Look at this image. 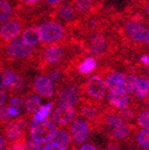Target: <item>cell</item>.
Instances as JSON below:
<instances>
[{"instance_id": "1", "label": "cell", "mask_w": 149, "mask_h": 150, "mask_svg": "<svg viewBox=\"0 0 149 150\" xmlns=\"http://www.w3.org/2000/svg\"><path fill=\"white\" fill-rule=\"evenodd\" d=\"M80 90H82L80 101H87L97 106H100V103L104 99L105 91H106L104 78L99 74H92L80 87Z\"/></svg>"}, {"instance_id": "2", "label": "cell", "mask_w": 149, "mask_h": 150, "mask_svg": "<svg viewBox=\"0 0 149 150\" xmlns=\"http://www.w3.org/2000/svg\"><path fill=\"white\" fill-rule=\"evenodd\" d=\"M148 33L143 17H129L122 24V33L126 42H129L133 47H141L145 44Z\"/></svg>"}, {"instance_id": "3", "label": "cell", "mask_w": 149, "mask_h": 150, "mask_svg": "<svg viewBox=\"0 0 149 150\" xmlns=\"http://www.w3.org/2000/svg\"><path fill=\"white\" fill-rule=\"evenodd\" d=\"M84 53H89L90 56L95 59H101L103 56L109 55L112 50H115V42L101 30H97L92 33V35L84 46Z\"/></svg>"}, {"instance_id": "4", "label": "cell", "mask_w": 149, "mask_h": 150, "mask_svg": "<svg viewBox=\"0 0 149 150\" xmlns=\"http://www.w3.org/2000/svg\"><path fill=\"white\" fill-rule=\"evenodd\" d=\"M4 56L9 61H21L26 62L29 59H38L35 48L33 46H29L26 43L22 41V39H15L11 42L6 43L4 45Z\"/></svg>"}, {"instance_id": "5", "label": "cell", "mask_w": 149, "mask_h": 150, "mask_svg": "<svg viewBox=\"0 0 149 150\" xmlns=\"http://www.w3.org/2000/svg\"><path fill=\"white\" fill-rule=\"evenodd\" d=\"M67 53V46H65L63 43L46 45L43 48V51L41 53V59H38L40 62L39 66L46 69L50 68V67L64 66V62L66 61Z\"/></svg>"}, {"instance_id": "6", "label": "cell", "mask_w": 149, "mask_h": 150, "mask_svg": "<svg viewBox=\"0 0 149 150\" xmlns=\"http://www.w3.org/2000/svg\"><path fill=\"white\" fill-rule=\"evenodd\" d=\"M41 41L45 45H52L57 43L65 42L67 38V30L63 26V24L55 20L45 21L40 24L39 27Z\"/></svg>"}, {"instance_id": "7", "label": "cell", "mask_w": 149, "mask_h": 150, "mask_svg": "<svg viewBox=\"0 0 149 150\" xmlns=\"http://www.w3.org/2000/svg\"><path fill=\"white\" fill-rule=\"evenodd\" d=\"M55 131L56 126L53 121L45 120L43 122H37L33 120L31 123V140L43 145L52 141Z\"/></svg>"}, {"instance_id": "8", "label": "cell", "mask_w": 149, "mask_h": 150, "mask_svg": "<svg viewBox=\"0 0 149 150\" xmlns=\"http://www.w3.org/2000/svg\"><path fill=\"white\" fill-rule=\"evenodd\" d=\"M58 95L57 101L58 104H69V105L75 106L82 100V90L78 84L74 82L71 83H60L57 86Z\"/></svg>"}, {"instance_id": "9", "label": "cell", "mask_w": 149, "mask_h": 150, "mask_svg": "<svg viewBox=\"0 0 149 150\" xmlns=\"http://www.w3.org/2000/svg\"><path fill=\"white\" fill-rule=\"evenodd\" d=\"M28 125V120L24 118H19L12 121H9L4 126V134L11 145L24 142V132Z\"/></svg>"}, {"instance_id": "10", "label": "cell", "mask_w": 149, "mask_h": 150, "mask_svg": "<svg viewBox=\"0 0 149 150\" xmlns=\"http://www.w3.org/2000/svg\"><path fill=\"white\" fill-rule=\"evenodd\" d=\"M23 30V22L20 19H9L5 21L0 27V41L1 44L5 45L6 43L15 40L22 33Z\"/></svg>"}, {"instance_id": "11", "label": "cell", "mask_w": 149, "mask_h": 150, "mask_svg": "<svg viewBox=\"0 0 149 150\" xmlns=\"http://www.w3.org/2000/svg\"><path fill=\"white\" fill-rule=\"evenodd\" d=\"M77 16L78 14L73 6L72 1L69 3H62V4L57 5L52 12L53 20H58V21L70 24V25H73V23H75Z\"/></svg>"}, {"instance_id": "12", "label": "cell", "mask_w": 149, "mask_h": 150, "mask_svg": "<svg viewBox=\"0 0 149 150\" xmlns=\"http://www.w3.org/2000/svg\"><path fill=\"white\" fill-rule=\"evenodd\" d=\"M76 115L74 106L69 104H58L54 112H52V121L58 125H67L73 120Z\"/></svg>"}, {"instance_id": "13", "label": "cell", "mask_w": 149, "mask_h": 150, "mask_svg": "<svg viewBox=\"0 0 149 150\" xmlns=\"http://www.w3.org/2000/svg\"><path fill=\"white\" fill-rule=\"evenodd\" d=\"M70 134L74 143L84 144L89 137V124L84 119H75L70 125Z\"/></svg>"}, {"instance_id": "14", "label": "cell", "mask_w": 149, "mask_h": 150, "mask_svg": "<svg viewBox=\"0 0 149 150\" xmlns=\"http://www.w3.org/2000/svg\"><path fill=\"white\" fill-rule=\"evenodd\" d=\"M33 87H35V92L44 98H51L54 96V83L50 80L48 76L40 75L35 77Z\"/></svg>"}, {"instance_id": "15", "label": "cell", "mask_w": 149, "mask_h": 150, "mask_svg": "<svg viewBox=\"0 0 149 150\" xmlns=\"http://www.w3.org/2000/svg\"><path fill=\"white\" fill-rule=\"evenodd\" d=\"M109 102L116 110H123L129 105V95L122 89L112 90L109 93Z\"/></svg>"}, {"instance_id": "16", "label": "cell", "mask_w": 149, "mask_h": 150, "mask_svg": "<svg viewBox=\"0 0 149 150\" xmlns=\"http://www.w3.org/2000/svg\"><path fill=\"white\" fill-rule=\"evenodd\" d=\"M126 73L120 72V71H114V72L107 73L105 77V86L110 91L116 89H122L124 79H125Z\"/></svg>"}, {"instance_id": "17", "label": "cell", "mask_w": 149, "mask_h": 150, "mask_svg": "<svg viewBox=\"0 0 149 150\" xmlns=\"http://www.w3.org/2000/svg\"><path fill=\"white\" fill-rule=\"evenodd\" d=\"M133 130H135V126L133 124H127L124 122L123 124L120 125V126L111 128V130L109 131V137L113 141L124 140V139L131 136Z\"/></svg>"}, {"instance_id": "18", "label": "cell", "mask_w": 149, "mask_h": 150, "mask_svg": "<svg viewBox=\"0 0 149 150\" xmlns=\"http://www.w3.org/2000/svg\"><path fill=\"white\" fill-rule=\"evenodd\" d=\"M21 39L24 43H26L29 46H39L41 44V37H40V33L38 27L35 26H31V27H27L25 30L22 31L21 33Z\"/></svg>"}, {"instance_id": "19", "label": "cell", "mask_w": 149, "mask_h": 150, "mask_svg": "<svg viewBox=\"0 0 149 150\" xmlns=\"http://www.w3.org/2000/svg\"><path fill=\"white\" fill-rule=\"evenodd\" d=\"M96 67H97V61L93 56H87L86 59H82V61H79L77 59V72H78V74L82 75V76L91 74L96 69Z\"/></svg>"}, {"instance_id": "20", "label": "cell", "mask_w": 149, "mask_h": 150, "mask_svg": "<svg viewBox=\"0 0 149 150\" xmlns=\"http://www.w3.org/2000/svg\"><path fill=\"white\" fill-rule=\"evenodd\" d=\"M135 95L138 99L144 100L149 95V78L146 76H140L137 78L135 86Z\"/></svg>"}, {"instance_id": "21", "label": "cell", "mask_w": 149, "mask_h": 150, "mask_svg": "<svg viewBox=\"0 0 149 150\" xmlns=\"http://www.w3.org/2000/svg\"><path fill=\"white\" fill-rule=\"evenodd\" d=\"M75 11L78 15L90 14L95 8V0H74L72 1Z\"/></svg>"}, {"instance_id": "22", "label": "cell", "mask_w": 149, "mask_h": 150, "mask_svg": "<svg viewBox=\"0 0 149 150\" xmlns=\"http://www.w3.org/2000/svg\"><path fill=\"white\" fill-rule=\"evenodd\" d=\"M52 143L58 144V145L63 146V147L68 148L72 145V138H71V134L67 130L60 128L56 129L55 134H54L53 139H52Z\"/></svg>"}, {"instance_id": "23", "label": "cell", "mask_w": 149, "mask_h": 150, "mask_svg": "<svg viewBox=\"0 0 149 150\" xmlns=\"http://www.w3.org/2000/svg\"><path fill=\"white\" fill-rule=\"evenodd\" d=\"M41 99L38 95H31L25 99V110L28 115H35L41 108Z\"/></svg>"}, {"instance_id": "24", "label": "cell", "mask_w": 149, "mask_h": 150, "mask_svg": "<svg viewBox=\"0 0 149 150\" xmlns=\"http://www.w3.org/2000/svg\"><path fill=\"white\" fill-rule=\"evenodd\" d=\"M13 7L6 0H0V22H5L12 18Z\"/></svg>"}, {"instance_id": "25", "label": "cell", "mask_w": 149, "mask_h": 150, "mask_svg": "<svg viewBox=\"0 0 149 150\" xmlns=\"http://www.w3.org/2000/svg\"><path fill=\"white\" fill-rule=\"evenodd\" d=\"M52 106H53V103L52 102H49V103H47V104H45V105H42L38 110V112L33 115V120H35V121H37V122L45 121V120L48 118V116L50 115Z\"/></svg>"}, {"instance_id": "26", "label": "cell", "mask_w": 149, "mask_h": 150, "mask_svg": "<svg viewBox=\"0 0 149 150\" xmlns=\"http://www.w3.org/2000/svg\"><path fill=\"white\" fill-rule=\"evenodd\" d=\"M137 76L133 73H128L126 74L125 79H124L123 86H122V90L126 92L128 95H131L135 92V86H136V81H137Z\"/></svg>"}, {"instance_id": "27", "label": "cell", "mask_w": 149, "mask_h": 150, "mask_svg": "<svg viewBox=\"0 0 149 150\" xmlns=\"http://www.w3.org/2000/svg\"><path fill=\"white\" fill-rule=\"evenodd\" d=\"M15 77H16V73L11 69H5L1 72V76H0V81L3 87L9 88L14 82Z\"/></svg>"}, {"instance_id": "28", "label": "cell", "mask_w": 149, "mask_h": 150, "mask_svg": "<svg viewBox=\"0 0 149 150\" xmlns=\"http://www.w3.org/2000/svg\"><path fill=\"white\" fill-rule=\"evenodd\" d=\"M137 142L141 147L149 148V128H142L138 132Z\"/></svg>"}, {"instance_id": "29", "label": "cell", "mask_w": 149, "mask_h": 150, "mask_svg": "<svg viewBox=\"0 0 149 150\" xmlns=\"http://www.w3.org/2000/svg\"><path fill=\"white\" fill-rule=\"evenodd\" d=\"M116 112L123 121H131L135 117V110L131 108H123V110H117Z\"/></svg>"}, {"instance_id": "30", "label": "cell", "mask_w": 149, "mask_h": 150, "mask_svg": "<svg viewBox=\"0 0 149 150\" xmlns=\"http://www.w3.org/2000/svg\"><path fill=\"white\" fill-rule=\"evenodd\" d=\"M138 125L142 128H149V110L140 112L137 118Z\"/></svg>"}, {"instance_id": "31", "label": "cell", "mask_w": 149, "mask_h": 150, "mask_svg": "<svg viewBox=\"0 0 149 150\" xmlns=\"http://www.w3.org/2000/svg\"><path fill=\"white\" fill-rule=\"evenodd\" d=\"M9 106H15V108L21 110L25 106V98L23 96H14L9 100Z\"/></svg>"}, {"instance_id": "32", "label": "cell", "mask_w": 149, "mask_h": 150, "mask_svg": "<svg viewBox=\"0 0 149 150\" xmlns=\"http://www.w3.org/2000/svg\"><path fill=\"white\" fill-rule=\"evenodd\" d=\"M23 87H24L23 77H22L21 75L16 74V77H15L14 82H13L12 86L9 87V88H11V90H12V91H19V90H21Z\"/></svg>"}, {"instance_id": "33", "label": "cell", "mask_w": 149, "mask_h": 150, "mask_svg": "<svg viewBox=\"0 0 149 150\" xmlns=\"http://www.w3.org/2000/svg\"><path fill=\"white\" fill-rule=\"evenodd\" d=\"M24 149L25 150H43L41 144L37 143L33 140L24 141Z\"/></svg>"}, {"instance_id": "34", "label": "cell", "mask_w": 149, "mask_h": 150, "mask_svg": "<svg viewBox=\"0 0 149 150\" xmlns=\"http://www.w3.org/2000/svg\"><path fill=\"white\" fill-rule=\"evenodd\" d=\"M9 118H11V116H9V114L7 106H2V108H0V122L6 124L7 122H9Z\"/></svg>"}, {"instance_id": "35", "label": "cell", "mask_w": 149, "mask_h": 150, "mask_svg": "<svg viewBox=\"0 0 149 150\" xmlns=\"http://www.w3.org/2000/svg\"><path fill=\"white\" fill-rule=\"evenodd\" d=\"M43 150H68V148L63 147V146L58 145V144L55 143H50V144H47Z\"/></svg>"}, {"instance_id": "36", "label": "cell", "mask_w": 149, "mask_h": 150, "mask_svg": "<svg viewBox=\"0 0 149 150\" xmlns=\"http://www.w3.org/2000/svg\"><path fill=\"white\" fill-rule=\"evenodd\" d=\"M5 98H6V91H5L2 84H0V108H2L3 104H4Z\"/></svg>"}, {"instance_id": "37", "label": "cell", "mask_w": 149, "mask_h": 150, "mask_svg": "<svg viewBox=\"0 0 149 150\" xmlns=\"http://www.w3.org/2000/svg\"><path fill=\"white\" fill-rule=\"evenodd\" d=\"M7 110H9V114L11 117H18L20 114V110L15 106H7Z\"/></svg>"}, {"instance_id": "38", "label": "cell", "mask_w": 149, "mask_h": 150, "mask_svg": "<svg viewBox=\"0 0 149 150\" xmlns=\"http://www.w3.org/2000/svg\"><path fill=\"white\" fill-rule=\"evenodd\" d=\"M9 150H25L24 149V142H19V143L11 145Z\"/></svg>"}, {"instance_id": "39", "label": "cell", "mask_w": 149, "mask_h": 150, "mask_svg": "<svg viewBox=\"0 0 149 150\" xmlns=\"http://www.w3.org/2000/svg\"><path fill=\"white\" fill-rule=\"evenodd\" d=\"M77 150H98V148L95 145H93V144H84Z\"/></svg>"}, {"instance_id": "40", "label": "cell", "mask_w": 149, "mask_h": 150, "mask_svg": "<svg viewBox=\"0 0 149 150\" xmlns=\"http://www.w3.org/2000/svg\"><path fill=\"white\" fill-rule=\"evenodd\" d=\"M105 150H120V148H119V146L117 145V143H115V141H114V142H111V143L106 146Z\"/></svg>"}, {"instance_id": "41", "label": "cell", "mask_w": 149, "mask_h": 150, "mask_svg": "<svg viewBox=\"0 0 149 150\" xmlns=\"http://www.w3.org/2000/svg\"><path fill=\"white\" fill-rule=\"evenodd\" d=\"M62 1L63 0H46L47 4L50 5V6H57V5L61 4Z\"/></svg>"}, {"instance_id": "42", "label": "cell", "mask_w": 149, "mask_h": 150, "mask_svg": "<svg viewBox=\"0 0 149 150\" xmlns=\"http://www.w3.org/2000/svg\"><path fill=\"white\" fill-rule=\"evenodd\" d=\"M41 0H21V2L23 4H26V5H33V4H35V3L40 2Z\"/></svg>"}, {"instance_id": "43", "label": "cell", "mask_w": 149, "mask_h": 150, "mask_svg": "<svg viewBox=\"0 0 149 150\" xmlns=\"http://www.w3.org/2000/svg\"><path fill=\"white\" fill-rule=\"evenodd\" d=\"M4 146H5V141L3 139V137L0 134V150H4Z\"/></svg>"}, {"instance_id": "44", "label": "cell", "mask_w": 149, "mask_h": 150, "mask_svg": "<svg viewBox=\"0 0 149 150\" xmlns=\"http://www.w3.org/2000/svg\"><path fill=\"white\" fill-rule=\"evenodd\" d=\"M145 11H146L147 16L149 17V0H147L146 2H145Z\"/></svg>"}, {"instance_id": "45", "label": "cell", "mask_w": 149, "mask_h": 150, "mask_svg": "<svg viewBox=\"0 0 149 150\" xmlns=\"http://www.w3.org/2000/svg\"><path fill=\"white\" fill-rule=\"evenodd\" d=\"M145 44H146L147 48L149 49V30L148 33H147V35H146V41H145Z\"/></svg>"}, {"instance_id": "46", "label": "cell", "mask_w": 149, "mask_h": 150, "mask_svg": "<svg viewBox=\"0 0 149 150\" xmlns=\"http://www.w3.org/2000/svg\"><path fill=\"white\" fill-rule=\"evenodd\" d=\"M146 105H147V108L149 110V98L146 99Z\"/></svg>"}, {"instance_id": "47", "label": "cell", "mask_w": 149, "mask_h": 150, "mask_svg": "<svg viewBox=\"0 0 149 150\" xmlns=\"http://www.w3.org/2000/svg\"><path fill=\"white\" fill-rule=\"evenodd\" d=\"M143 150H147V149H143Z\"/></svg>"}]
</instances>
